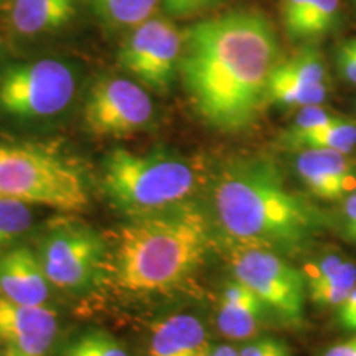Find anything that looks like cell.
<instances>
[{"label": "cell", "instance_id": "obj_1", "mask_svg": "<svg viewBox=\"0 0 356 356\" xmlns=\"http://www.w3.org/2000/svg\"><path fill=\"white\" fill-rule=\"evenodd\" d=\"M282 58L269 17L238 8L185 30L178 76L207 126L239 132L264 109L270 76Z\"/></svg>", "mask_w": 356, "mask_h": 356}, {"label": "cell", "instance_id": "obj_2", "mask_svg": "<svg viewBox=\"0 0 356 356\" xmlns=\"http://www.w3.org/2000/svg\"><path fill=\"white\" fill-rule=\"evenodd\" d=\"M213 211L233 241L284 257L307 251L322 228L317 208L289 188L277 163L262 155L229 160L220 168Z\"/></svg>", "mask_w": 356, "mask_h": 356}, {"label": "cell", "instance_id": "obj_3", "mask_svg": "<svg viewBox=\"0 0 356 356\" xmlns=\"http://www.w3.org/2000/svg\"><path fill=\"white\" fill-rule=\"evenodd\" d=\"M211 243L210 221L193 202L129 218L115 234L111 274L126 292H170L202 267Z\"/></svg>", "mask_w": 356, "mask_h": 356}, {"label": "cell", "instance_id": "obj_4", "mask_svg": "<svg viewBox=\"0 0 356 356\" xmlns=\"http://www.w3.org/2000/svg\"><path fill=\"white\" fill-rule=\"evenodd\" d=\"M198 181V170L191 162L167 150L137 154L114 149L106 155L101 170L102 191L127 218L193 202Z\"/></svg>", "mask_w": 356, "mask_h": 356}, {"label": "cell", "instance_id": "obj_5", "mask_svg": "<svg viewBox=\"0 0 356 356\" xmlns=\"http://www.w3.org/2000/svg\"><path fill=\"white\" fill-rule=\"evenodd\" d=\"M0 200H17L58 211H83L88 185L76 165L55 152L0 142Z\"/></svg>", "mask_w": 356, "mask_h": 356}, {"label": "cell", "instance_id": "obj_6", "mask_svg": "<svg viewBox=\"0 0 356 356\" xmlns=\"http://www.w3.org/2000/svg\"><path fill=\"white\" fill-rule=\"evenodd\" d=\"M76 86V73L65 61L7 65L0 71V113L24 121L53 118L68 109Z\"/></svg>", "mask_w": 356, "mask_h": 356}, {"label": "cell", "instance_id": "obj_7", "mask_svg": "<svg viewBox=\"0 0 356 356\" xmlns=\"http://www.w3.org/2000/svg\"><path fill=\"white\" fill-rule=\"evenodd\" d=\"M231 269L234 279L251 289L280 320L302 323L309 296L307 279L286 257L270 249L238 244L231 256Z\"/></svg>", "mask_w": 356, "mask_h": 356}, {"label": "cell", "instance_id": "obj_8", "mask_svg": "<svg viewBox=\"0 0 356 356\" xmlns=\"http://www.w3.org/2000/svg\"><path fill=\"white\" fill-rule=\"evenodd\" d=\"M37 252L51 286L71 292L91 287L106 257L101 236L76 220L53 222L42 236Z\"/></svg>", "mask_w": 356, "mask_h": 356}, {"label": "cell", "instance_id": "obj_9", "mask_svg": "<svg viewBox=\"0 0 356 356\" xmlns=\"http://www.w3.org/2000/svg\"><path fill=\"white\" fill-rule=\"evenodd\" d=\"M184 33L162 17H150L134 26L118 60L124 71L154 92L165 95L178 78Z\"/></svg>", "mask_w": 356, "mask_h": 356}, {"label": "cell", "instance_id": "obj_10", "mask_svg": "<svg viewBox=\"0 0 356 356\" xmlns=\"http://www.w3.org/2000/svg\"><path fill=\"white\" fill-rule=\"evenodd\" d=\"M152 118L154 102L149 92L127 78H101L84 104V124L96 137H129L149 126Z\"/></svg>", "mask_w": 356, "mask_h": 356}, {"label": "cell", "instance_id": "obj_11", "mask_svg": "<svg viewBox=\"0 0 356 356\" xmlns=\"http://www.w3.org/2000/svg\"><path fill=\"white\" fill-rule=\"evenodd\" d=\"M56 312L0 296V343L29 356H47L58 338Z\"/></svg>", "mask_w": 356, "mask_h": 356}, {"label": "cell", "instance_id": "obj_12", "mask_svg": "<svg viewBox=\"0 0 356 356\" xmlns=\"http://www.w3.org/2000/svg\"><path fill=\"white\" fill-rule=\"evenodd\" d=\"M296 172L314 197L335 202L353 190L355 170L346 154L335 150H297Z\"/></svg>", "mask_w": 356, "mask_h": 356}, {"label": "cell", "instance_id": "obj_13", "mask_svg": "<svg viewBox=\"0 0 356 356\" xmlns=\"http://www.w3.org/2000/svg\"><path fill=\"white\" fill-rule=\"evenodd\" d=\"M50 280L38 252L29 246H15L0 256V296L12 302L44 305L50 296Z\"/></svg>", "mask_w": 356, "mask_h": 356}, {"label": "cell", "instance_id": "obj_14", "mask_svg": "<svg viewBox=\"0 0 356 356\" xmlns=\"http://www.w3.org/2000/svg\"><path fill=\"white\" fill-rule=\"evenodd\" d=\"M269 312L251 289L234 279L222 291L216 317L218 330L229 340H248L261 330Z\"/></svg>", "mask_w": 356, "mask_h": 356}, {"label": "cell", "instance_id": "obj_15", "mask_svg": "<svg viewBox=\"0 0 356 356\" xmlns=\"http://www.w3.org/2000/svg\"><path fill=\"white\" fill-rule=\"evenodd\" d=\"M210 350V338L202 320L190 314H177L155 325L147 356H207Z\"/></svg>", "mask_w": 356, "mask_h": 356}, {"label": "cell", "instance_id": "obj_16", "mask_svg": "<svg viewBox=\"0 0 356 356\" xmlns=\"http://www.w3.org/2000/svg\"><path fill=\"white\" fill-rule=\"evenodd\" d=\"M74 13V0H13L12 25L22 35H38L70 24Z\"/></svg>", "mask_w": 356, "mask_h": 356}, {"label": "cell", "instance_id": "obj_17", "mask_svg": "<svg viewBox=\"0 0 356 356\" xmlns=\"http://www.w3.org/2000/svg\"><path fill=\"white\" fill-rule=\"evenodd\" d=\"M340 22V0H307L304 10L286 35L292 42H315L332 33Z\"/></svg>", "mask_w": 356, "mask_h": 356}, {"label": "cell", "instance_id": "obj_18", "mask_svg": "<svg viewBox=\"0 0 356 356\" xmlns=\"http://www.w3.org/2000/svg\"><path fill=\"white\" fill-rule=\"evenodd\" d=\"M270 81L299 83V84H327L328 70L322 51L315 47H304L291 58H282L275 66ZM269 81V83H270Z\"/></svg>", "mask_w": 356, "mask_h": 356}, {"label": "cell", "instance_id": "obj_19", "mask_svg": "<svg viewBox=\"0 0 356 356\" xmlns=\"http://www.w3.org/2000/svg\"><path fill=\"white\" fill-rule=\"evenodd\" d=\"M287 150H304V149H320V150H335L348 155L356 147V124L346 118H337L335 121L325 124V126L314 129L284 145Z\"/></svg>", "mask_w": 356, "mask_h": 356}, {"label": "cell", "instance_id": "obj_20", "mask_svg": "<svg viewBox=\"0 0 356 356\" xmlns=\"http://www.w3.org/2000/svg\"><path fill=\"white\" fill-rule=\"evenodd\" d=\"M356 286V264L346 259L335 273L309 284L307 293L314 304L320 307H337L343 302Z\"/></svg>", "mask_w": 356, "mask_h": 356}, {"label": "cell", "instance_id": "obj_21", "mask_svg": "<svg viewBox=\"0 0 356 356\" xmlns=\"http://www.w3.org/2000/svg\"><path fill=\"white\" fill-rule=\"evenodd\" d=\"M97 15L113 26H137L149 20L160 0H91Z\"/></svg>", "mask_w": 356, "mask_h": 356}, {"label": "cell", "instance_id": "obj_22", "mask_svg": "<svg viewBox=\"0 0 356 356\" xmlns=\"http://www.w3.org/2000/svg\"><path fill=\"white\" fill-rule=\"evenodd\" d=\"M33 204L0 200V256L6 254L33 225Z\"/></svg>", "mask_w": 356, "mask_h": 356}, {"label": "cell", "instance_id": "obj_23", "mask_svg": "<svg viewBox=\"0 0 356 356\" xmlns=\"http://www.w3.org/2000/svg\"><path fill=\"white\" fill-rule=\"evenodd\" d=\"M60 356H131L121 340L109 332L91 328L71 338Z\"/></svg>", "mask_w": 356, "mask_h": 356}, {"label": "cell", "instance_id": "obj_24", "mask_svg": "<svg viewBox=\"0 0 356 356\" xmlns=\"http://www.w3.org/2000/svg\"><path fill=\"white\" fill-rule=\"evenodd\" d=\"M327 99V84H299V83H269L267 104L286 106V108H305L322 104Z\"/></svg>", "mask_w": 356, "mask_h": 356}, {"label": "cell", "instance_id": "obj_25", "mask_svg": "<svg viewBox=\"0 0 356 356\" xmlns=\"http://www.w3.org/2000/svg\"><path fill=\"white\" fill-rule=\"evenodd\" d=\"M340 115L332 113V111L322 108V104L315 106H305V108H300L297 118L293 119V122L289 126L286 131L280 134V144L286 145L289 142L297 139V137L304 136V134L314 131V129H318L325 126V124L335 121Z\"/></svg>", "mask_w": 356, "mask_h": 356}, {"label": "cell", "instance_id": "obj_26", "mask_svg": "<svg viewBox=\"0 0 356 356\" xmlns=\"http://www.w3.org/2000/svg\"><path fill=\"white\" fill-rule=\"evenodd\" d=\"M335 61L341 76L356 86V48L351 40H346L337 48Z\"/></svg>", "mask_w": 356, "mask_h": 356}, {"label": "cell", "instance_id": "obj_27", "mask_svg": "<svg viewBox=\"0 0 356 356\" xmlns=\"http://www.w3.org/2000/svg\"><path fill=\"white\" fill-rule=\"evenodd\" d=\"M341 236L350 243H356V188L345 197L340 210Z\"/></svg>", "mask_w": 356, "mask_h": 356}, {"label": "cell", "instance_id": "obj_28", "mask_svg": "<svg viewBox=\"0 0 356 356\" xmlns=\"http://www.w3.org/2000/svg\"><path fill=\"white\" fill-rule=\"evenodd\" d=\"M289 346L284 343L282 340H277V338L273 337H264L259 338V340L251 341L244 346L243 350H239V355L241 356H275L279 355L280 351L287 350Z\"/></svg>", "mask_w": 356, "mask_h": 356}, {"label": "cell", "instance_id": "obj_29", "mask_svg": "<svg viewBox=\"0 0 356 356\" xmlns=\"http://www.w3.org/2000/svg\"><path fill=\"white\" fill-rule=\"evenodd\" d=\"M160 3L170 17H185L198 12L197 0H160Z\"/></svg>", "mask_w": 356, "mask_h": 356}, {"label": "cell", "instance_id": "obj_30", "mask_svg": "<svg viewBox=\"0 0 356 356\" xmlns=\"http://www.w3.org/2000/svg\"><path fill=\"white\" fill-rule=\"evenodd\" d=\"M323 356H356V332L353 337L332 345L330 348L325 351Z\"/></svg>", "mask_w": 356, "mask_h": 356}, {"label": "cell", "instance_id": "obj_31", "mask_svg": "<svg viewBox=\"0 0 356 356\" xmlns=\"http://www.w3.org/2000/svg\"><path fill=\"white\" fill-rule=\"evenodd\" d=\"M210 356H241L239 350H236L231 345H220L210 350Z\"/></svg>", "mask_w": 356, "mask_h": 356}, {"label": "cell", "instance_id": "obj_32", "mask_svg": "<svg viewBox=\"0 0 356 356\" xmlns=\"http://www.w3.org/2000/svg\"><path fill=\"white\" fill-rule=\"evenodd\" d=\"M218 2H220V0H197L198 10H202V8H207V7H213V6H216Z\"/></svg>", "mask_w": 356, "mask_h": 356}, {"label": "cell", "instance_id": "obj_33", "mask_svg": "<svg viewBox=\"0 0 356 356\" xmlns=\"http://www.w3.org/2000/svg\"><path fill=\"white\" fill-rule=\"evenodd\" d=\"M3 356H29V355H24V353H20V351H15V350L7 348L6 355H3Z\"/></svg>", "mask_w": 356, "mask_h": 356}, {"label": "cell", "instance_id": "obj_34", "mask_svg": "<svg viewBox=\"0 0 356 356\" xmlns=\"http://www.w3.org/2000/svg\"><path fill=\"white\" fill-rule=\"evenodd\" d=\"M275 356H291V350H284V351H280L279 355H275Z\"/></svg>", "mask_w": 356, "mask_h": 356}, {"label": "cell", "instance_id": "obj_35", "mask_svg": "<svg viewBox=\"0 0 356 356\" xmlns=\"http://www.w3.org/2000/svg\"><path fill=\"white\" fill-rule=\"evenodd\" d=\"M351 43H353V47L356 48V38H351Z\"/></svg>", "mask_w": 356, "mask_h": 356}, {"label": "cell", "instance_id": "obj_36", "mask_svg": "<svg viewBox=\"0 0 356 356\" xmlns=\"http://www.w3.org/2000/svg\"><path fill=\"white\" fill-rule=\"evenodd\" d=\"M207 356H210V351H208V355Z\"/></svg>", "mask_w": 356, "mask_h": 356}]
</instances>
